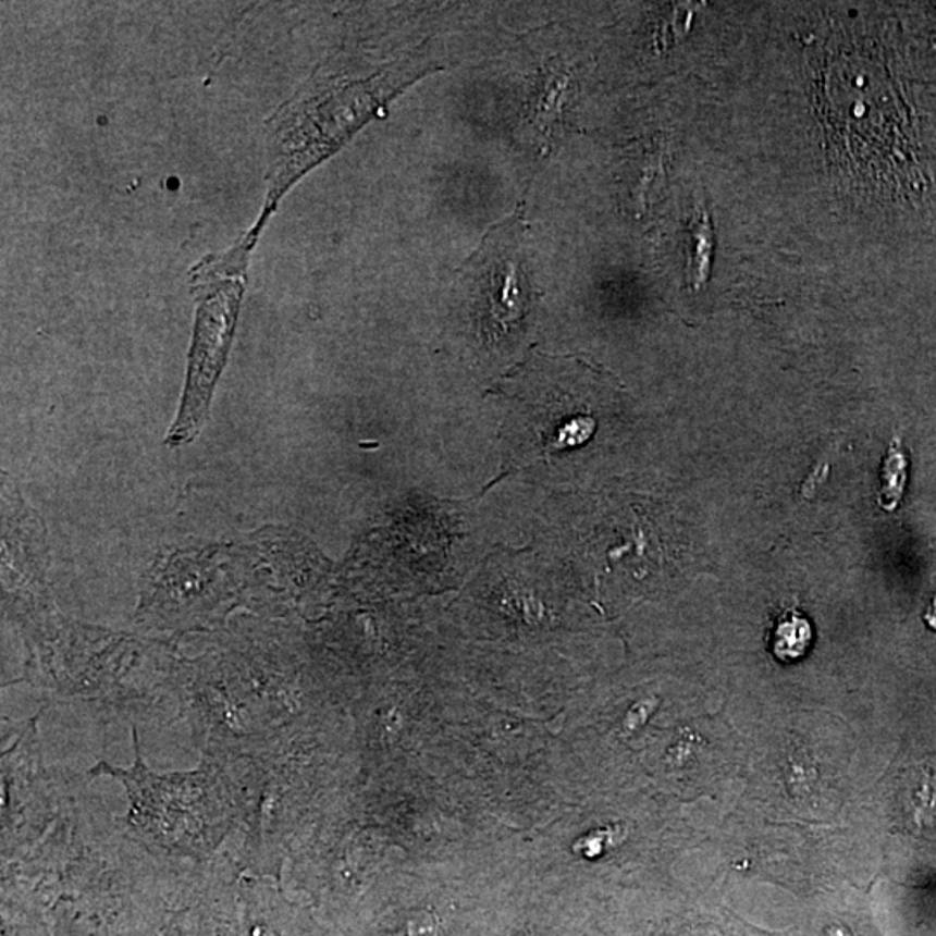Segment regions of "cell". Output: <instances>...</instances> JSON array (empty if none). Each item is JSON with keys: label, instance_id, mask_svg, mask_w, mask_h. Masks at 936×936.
<instances>
[{"label": "cell", "instance_id": "2", "mask_svg": "<svg viewBox=\"0 0 936 936\" xmlns=\"http://www.w3.org/2000/svg\"><path fill=\"white\" fill-rule=\"evenodd\" d=\"M257 243L259 239L247 230L231 247L207 254L189 269L195 327L187 356L183 406L172 439L175 444L192 438L204 423L210 397L233 345Z\"/></svg>", "mask_w": 936, "mask_h": 936}, {"label": "cell", "instance_id": "7", "mask_svg": "<svg viewBox=\"0 0 936 936\" xmlns=\"http://www.w3.org/2000/svg\"><path fill=\"white\" fill-rule=\"evenodd\" d=\"M907 484V458L900 438H894L883 464V485L879 493V505L885 510L894 512L902 502Z\"/></svg>", "mask_w": 936, "mask_h": 936}, {"label": "cell", "instance_id": "6", "mask_svg": "<svg viewBox=\"0 0 936 936\" xmlns=\"http://www.w3.org/2000/svg\"><path fill=\"white\" fill-rule=\"evenodd\" d=\"M813 631L806 617L798 611L784 614L774 630V654L784 663L800 660L809 651Z\"/></svg>", "mask_w": 936, "mask_h": 936}, {"label": "cell", "instance_id": "5", "mask_svg": "<svg viewBox=\"0 0 936 936\" xmlns=\"http://www.w3.org/2000/svg\"><path fill=\"white\" fill-rule=\"evenodd\" d=\"M713 251V227L704 209H699L687 231V281L692 288H701L707 281Z\"/></svg>", "mask_w": 936, "mask_h": 936}, {"label": "cell", "instance_id": "1", "mask_svg": "<svg viewBox=\"0 0 936 936\" xmlns=\"http://www.w3.org/2000/svg\"><path fill=\"white\" fill-rule=\"evenodd\" d=\"M408 72L389 64L368 75L318 70L266 122V196L248 227L259 239L281 200L336 149L370 122L403 87Z\"/></svg>", "mask_w": 936, "mask_h": 936}, {"label": "cell", "instance_id": "3", "mask_svg": "<svg viewBox=\"0 0 936 936\" xmlns=\"http://www.w3.org/2000/svg\"><path fill=\"white\" fill-rule=\"evenodd\" d=\"M519 218L493 227L468 264L484 300L485 327L494 338L510 335L522 324L529 306V283L519 245Z\"/></svg>", "mask_w": 936, "mask_h": 936}, {"label": "cell", "instance_id": "4", "mask_svg": "<svg viewBox=\"0 0 936 936\" xmlns=\"http://www.w3.org/2000/svg\"><path fill=\"white\" fill-rule=\"evenodd\" d=\"M567 94H569V73L566 66L554 63L541 78L531 104V113H529V122L538 136L550 139L554 134L552 131L561 124L564 115Z\"/></svg>", "mask_w": 936, "mask_h": 936}]
</instances>
